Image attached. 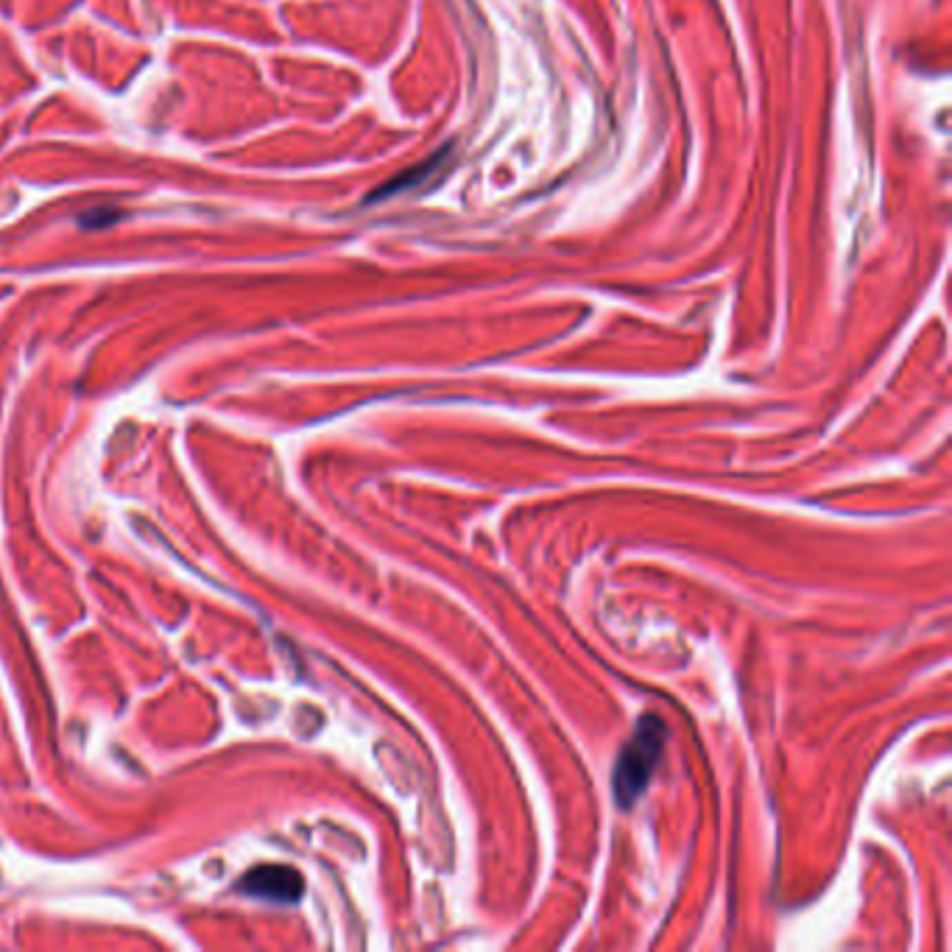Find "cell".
Returning <instances> with one entry per match:
<instances>
[{
  "mask_svg": "<svg viewBox=\"0 0 952 952\" xmlns=\"http://www.w3.org/2000/svg\"><path fill=\"white\" fill-rule=\"evenodd\" d=\"M665 735H668L665 724L656 715H645L637 724L634 738L628 740L621 760L615 762V779H612L615 801L621 808L634 805L643 796V790L648 788L651 774H654L656 762L663 757Z\"/></svg>",
  "mask_w": 952,
  "mask_h": 952,
  "instance_id": "1",
  "label": "cell"
},
{
  "mask_svg": "<svg viewBox=\"0 0 952 952\" xmlns=\"http://www.w3.org/2000/svg\"><path fill=\"white\" fill-rule=\"evenodd\" d=\"M240 891L272 905H294L303 900L305 880L290 866H257L240 880Z\"/></svg>",
  "mask_w": 952,
  "mask_h": 952,
  "instance_id": "2",
  "label": "cell"
}]
</instances>
